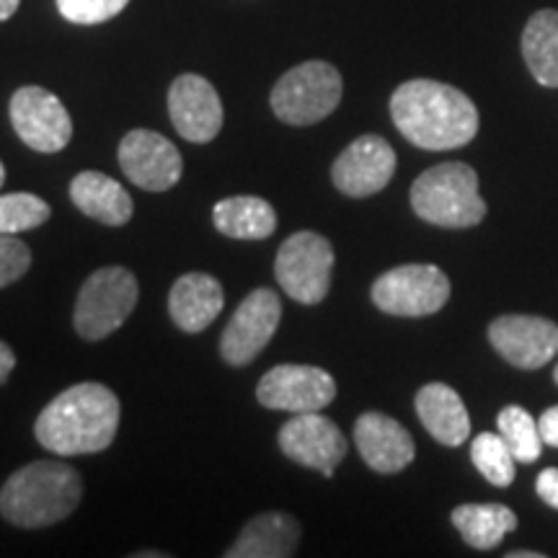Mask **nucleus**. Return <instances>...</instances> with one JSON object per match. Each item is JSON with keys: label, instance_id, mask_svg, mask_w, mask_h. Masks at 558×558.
<instances>
[{"label": "nucleus", "instance_id": "nucleus-1", "mask_svg": "<svg viewBox=\"0 0 558 558\" xmlns=\"http://www.w3.org/2000/svg\"><path fill=\"white\" fill-rule=\"evenodd\" d=\"M390 117L403 137L422 150H456L478 132V109L448 83L407 81L390 96Z\"/></svg>", "mask_w": 558, "mask_h": 558}, {"label": "nucleus", "instance_id": "nucleus-11", "mask_svg": "<svg viewBox=\"0 0 558 558\" xmlns=\"http://www.w3.org/2000/svg\"><path fill=\"white\" fill-rule=\"evenodd\" d=\"M262 407L305 414L320 411L337 399V383L326 369L313 365H277L256 386Z\"/></svg>", "mask_w": 558, "mask_h": 558}, {"label": "nucleus", "instance_id": "nucleus-23", "mask_svg": "<svg viewBox=\"0 0 558 558\" xmlns=\"http://www.w3.org/2000/svg\"><path fill=\"white\" fill-rule=\"evenodd\" d=\"M522 58L533 78L546 88H558V11L533 13L522 32Z\"/></svg>", "mask_w": 558, "mask_h": 558}, {"label": "nucleus", "instance_id": "nucleus-7", "mask_svg": "<svg viewBox=\"0 0 558 558\" xmlns=\"http://www.w3.org/2000/svg\"><path fill=\"white\" fill-rule=\"evenodd\" d=\"M333 248L324 235L300 230L279 246L275 275L282 290L303 305H316L329 295Z\"/></svg>", "mask_w": 558, "mask_h": 558}, {"label": "nucleus", "instance_id": "nucleus-17", "mask_svg": "<svg viewBox=\"0 0 558 558\" xmlns=\"http://www.w3.org/2000/svg\"><path fill=\"white\" fill-rule=\"evenodd\" d=\"M354 442L365 463L378 473H399L414 460V439L403 424L380 411H367L354 424Z\"/></svg>", "mask_w": 558, "mask_h": 558}, {"label": "nucleus", "instance_id": "nucleus-24", "mask_svg": "<svg viewBox=\"0 0 558 558\" xmlns=\"http://www.w3.org/2000/svg\"><path fill=\"white\" fill-rule=\"evenodd\" d=\"M452 525L471 548L488 550L518 527V514L505 505H460L452 509Z\"/></svg>", "mask_w": 558, "mask_h": 558}, {"label": "nucleus", "instance_id": "nucleus-8", "mask_svg": "<svg viewBox=\"0 0 558 558\" xmlns=\"http://www.w3.org/2000/svg\"><path fill=\"white\" fill-rule=\"evenodd\" d=\"M450 279L435 264H407L375 279L373 303L388 316L422 318L448 303Z\"/></svg>", "mask_w": 558, "mask_h": 558}, {"label": "nucleus", "instance_id": "nucleus-36", "mask_svg": "<svg viewBox=\"0 0 558 558\" xmlns=\"http://www.w3.org/2000/svg\"><path fill=\"white\" fill-rule=\"evenodd\" d=\"M554 380L558 383V365H556V369H554Z\"/></svg>", "mask_w": 558, "mask_h": 558}, {"label": "nucleus", "instance_id": "nucleus-35", "mask_svg": "<svg viewBox=\"0 0 558 558\" xmlns=\"http://www.w3.org/2000/svg\"><path fill=\"white\" fill-rule=\"evenodd\" d=\"M3 181H5V166L0 163V186H3Z\"/></svg>", "mask_w": 558, "mask_h": 558}, {"label": "nucleus", "instance_id": "nucleus-14", "mask_svg": "<svg viewBox=\"0 0 558 558\" xmlns=\"http://www.w3.org/2000/svg\"><path fill=\"white\" fill-rule=\"evenodd\" d=\"M488 341L509 365L538 369L558 354V326L541 316H499L488 326Z\"/></svg>", "mask_w": 558, "mask_h": 558}, {"label": "nucleus", "instance_id": "nucleus-34", "mask_svg": "<svg viewBox=\"0 0 558 558\" xmlns=\"http://www.w3.org/2000/svg\"><path fill=\"white\" fill-rule=\"evenodd\" d=\"M509 558H543V554H535V550H514Z\"/></svg>", "mask_w": 558, "mask_h": 558}, {"label": "nucleus", "instance_id": "nucleus-6", "mask_svg": "<svg viewBox=\"0 0 558 558\" xmlns=\"http://www.w3.org/2000/svg\"><path fill=\"white\" fill-rule=\"evenodd\" d=\"M137 279L124 267H104L83 282L73 324L83 339L99 341L114 333L137 305Z\"/></svg>", "mask_w": 558, "mask_h": 558}, {"label": "nucleus", "instance_id": "nucleus-9", "mask_svg": "<svg viewBox=\"0 0 558 558\" xmlns=\"http://www.w3.org/2000/svg\"><path fill=\"white\" fill-rule=\"evenodd\" d=\"M279 320H282V300L275 290L259 288L248 292L220 337L222 360L233 367L248 365L275 337Z\"/></svg>", "mask_w": 558, "mask_h": 558}, {"label": "nucleus", "instance_id": "nucleus-27", "mask_svg": "<svg viewBox=\"0 0 558 558\" xmlns=\"http://www.w3.org/2000/svg\"><path fill=\"white\" fill-rule=\"evenodd\" d=\"M52 209L45 199L29 192H13L0 197V233H24L50 220Z\"/></svg>", "mask_w": 558, "mask_h": 558}, {"label": "nucleus", "instance_id": "nucleus-28", "mask_svg": "<svg viewBox=\"0 0 558 558\" xmlns=\"http://www.w3.org/2000/svg\"><path fill=\"white\" fill-rule=\"evenodd\" d=\"M128 3L130 0H58V11L73 24L94 26L120 16Z\"/></svg>", "mask_w": 558, "mask_h": 558}, {"label": "nucleus", "instance_id": "nucleus-19", "mask_svg": "<svg viewBox=\"0 0 558 558\" xmlns=\"http://www.w3.org/2000/svg\"><path fill=\"white\" fill-rule=\"evenodd\" d=\"M416 414L422 418L424 429L448 448H458L471 435L469 409H465L458 390L445 386V383H427L418 390Z\"/></svg>", "mask_w": 558, "mask_h": 558}, {"label": "nucleus", "instance_id": "nucleus-31", "mask_svg": "<svg viewBox=\"0 0 558 558\" xmlns=\"http://www.w3.org/2000/svg\"><path fill=\"white\" fill-rule=\"evenodd\" d=\"M538 427H541L543 445L558 448V407L543 411V416L538 418Z\"/></svg>", "mask_w": 558, "mask_h": 558}, {"label": "nucleus", "instance_id": "nucleus-33", "mask_svg": "<svg viewBox=\"0 0 558 558\" xmlns=\"http://www.w3.org/2000/svg\"><path fill=\"white\" fill-rule=\"evenodd\" d=\"M21 0H0V21H9L19 11Z\"/></svg>", "mask_w": 558, "mask_h": 558}, {"label": "nucleus", "instance_id": "nucleus-10", "mask_svg": "<svg viewBox=\"0 0 558 558\" xmlns=\"http://www.w3.org/2000/svg\"><path fill=\"white\" fill-rule=\"evenodd\" d=\"M11 122L16 135L37 153H60L73 137L68 109L39 86H24L11 96Z\"/></svg>", "mask_w": 558, "mask_h": 558}, {"label": "nucleus", "instance_id": "nucleus-22", "mask_svg": "<svg viewBox=\"0 0 558 558\" xmlns=\"http://www.w3.org/2000/svg\"><path fill=\"white\" fill-rule=\"evenodd\" d=\"M213 222L228 239L264 241L277 230V213L262 197H228L215 205Z\"/></svg>", "mask_w": 558, "mask_h": 558}, {"label": "nucleus", "instance_id": "nucleus-29", "mask_svg": "<svg viewBox=\"0 0 558 558\" xmlns=\"http://www.w3.org/2000/svg\"><path fill=\"white\" fill-rule=\"evenodd\" d=\"M32 251L16 235L0 233V288H9L29 271Z\"/></svg>", "mask_w": 558, "mask_h": 558}, {"label": "nucleus", "instance_id": "nucleus-30", "mask_svg": "<svg viewBox=\"0 0 558 558\" xmlns=\"http://www.w3.org/2000/svg\"><path fill=\"white\" fill-rule=\"evenodd\" d=\"M535 492L548 507L558 509V469H546L535 481Z\"/></svg>", "mask_w": 558, "mask_h": 558}, {"label": "nucleus", "instance_id": "nucleus-12", "mask_svg": "<svg viewBox=\"0 0 558 558\" xmlns=\"http://www.w3.org/2000/svg\"><path fill=\"white\" fill-rule=\"evenodd\" d=\"M279 448L295 463L316 469L326 478H331L333 469L347 456V439L329 416H324L320 411H305L282 424Z\"/></svg>", "mask_w": 558, "mask_h": 558}, {"label": "nucleus", "instance_id": "nucleus-32", "mask_svg": "<svg viewBox=\"0 0 558 558\" xmlns=\"http://www.w3.org/2000/svg\"><path fill=\"white\" fill-rule=\"evenodd\" d=\"M13 367H16V354H13V349L9 344H3V341H0V383L9 378V375L13 373Z\"/></svg>", "mask_w": 558, "mask_h": 558}, {"label": "nucleus", "instance_id": "nucleus-13", "mask_svg": "<svg viewBox=\"0 0 558 558\" xmlns=\"http://www.w3.org/2000/svg\"><path fill=\"white\" fill-rule=\"evenodd\" d=\"M120 166L132 184L145 192H166L181 179V153L153 130H132L120 143Z\"/></svg>", "mask_w": 558, "mask_h": 558}, {"label": "nucleus", "instance_id": "nucleus-18", "mask_svg": "<svg viewBox=\"0 0 558 558\" xmlns=\"http://www.w3.org/2000/svg\"><path fill=\"white\" fill-rule=\"evenodd\" d=\"M222 305H226V295H222L220 282L215 277L202 275V271L179 277L169 295L173 324L186 333L205 331L220 316Z\"/></svg>", "mask_w": 558, "mask_h": 558}, {"label": "nucleus", "instance_id": "nucleus-25", "mask_svg": "<svg viewBox=\"0 0 558 558\" xmlns=\"http://www.w3.org/2000/svg\"><path fill=\"white\" fill-rule=\"evenodd\" d=\"M499 435L507 439L509 450L514 452L518 463H535L543 452L541 427L522 407H505L497 416Z\"/></svg>", "mask_w": 558, "mask_h": 558}, {"label": "nucleus", "instance_id": "nucleus-15", "mask_svg": "<svg viewBox=\"0 0 558 558\" xmlns=\"http://www.w3.org/2000/svg\"><path fill=\"white\" fill-rule=\"evenodd\" d=\"M396 173V153L378 135H362L341 153L331 169L337 190L347 197H369L386 190Z\"/></svg>", "mask_w": 558, "mask_h": 558}, {"label": "nucleus", "instance_id": "nucleus-4", "mask_svg": "<svg viewBox=\"0 0 558 558\" xmlns=\"http://www.w3.org/2000/svg\"><path fill=\"white\" fill-rule=\"evenodd\" d=\"M411 207L439 228H473L486 218L478 177L465 163H439L424 171L411 186Z\"/></svg>", "mask_w": 558, "mask_h": 558}, {"label": "nucleus", "instance_id": "nucleus-5", "mask_svg": "<svg viewBox=\"0 0 558 558\" xmlns=\"http://www.w3.org/2000/svg\"><path fill=\"white\" fill-rule=\"evenodd\" d=\"M344 83L339 70L329 62L311 60L288 70L271 88V109L277 120L295 128H308L339 107Z\"/></svg>", "mask_w": 558, "mask_h": 558}, {"label": "nucleus", "instance_id": "nucleus-26", "mask_svg": "<svg viewBox=\"0 0 558 558\" xmlns=\"http://www.w3.org/2000/svg\"><path fill=\"white\" fill-rule=\"evenodd\" d=\"M471 460L488 484L507 488L514 481V452L509 450L507 439L494 432H481L471 445Z\"/></svg>", "mask_w": 558, "mask_h": 558}, {"label": "nucleus", "instance_id": "nucleus-21", "mask_svg": "<svg viewBox=\"0 0 558 558\" xmlns=\"http://www.w3.org/2000/svg\"><path fill=\"white\" fill-rule=\"evenodd\" d=\"M300 525L284 512L259 514L243 527L228 558H288L298 550Z\"/></svg>", "mask_w": 558, "mask_h": 558}, {"label": "nucleus", "instance_id": "nucleus-16", "mask_svg": "<svg viewBox=\"0 0 558 558\" xmlns=\"http://www.w3.org/2000/svg\"><path fill=\"white\" fill-rule=\"evenodd\" d=\"M169 114L190 143H209L222 130V101L213 83L197 73L179 75L169 90Z\"/></svg>", "mask_w": 558, "mask_h": 558}, {"label": "nucleus", "instance_id": "nucleus-3", "mask_svg": "<svg viewBox=\"0 0 558 558\" xmlns=\"http://www.w3.org/2000/svg\"><path fill=\"white\" fill-rule=\"evenodd\" d=\"M83 494L81 473L60 460L24 465L0 488V514L16 527H47L70 518Z\"/></svg>", "mask_w": 558, "mask_h": 558}, {"label": "nucleus", "instance_id": "nucleus-2", "mask_svg": "<svg viewBox=\"0 0 558 558\" xmlns=\"http://www.w3.org/2000/svg\"><path fill=\"white\" fill-rule=\"evenodd\" d=\"M117 429H120V399L114 390L101 383H78L47 403L37 418L34 435L41 448L70 458L107 450L114 442Z\"/></svg>", "mask_w": 558, "mask_h": 558}, {"label": "nucleus", "instance_id": "nucleus-20", "mask_svg": "<svg viewBox=\"0 0 558 558\" xmlns=\"http://www.w3.org/2000/svg\"><path fill=\"white\" fill-rule=\"evenodd\" d=\"M70 199L88 218L104 226H124L132 218V197L128 190L101 171H83L70 184Z\"/></svg>", "mask_w": 558, "mask_h": 558}]
</instances>
